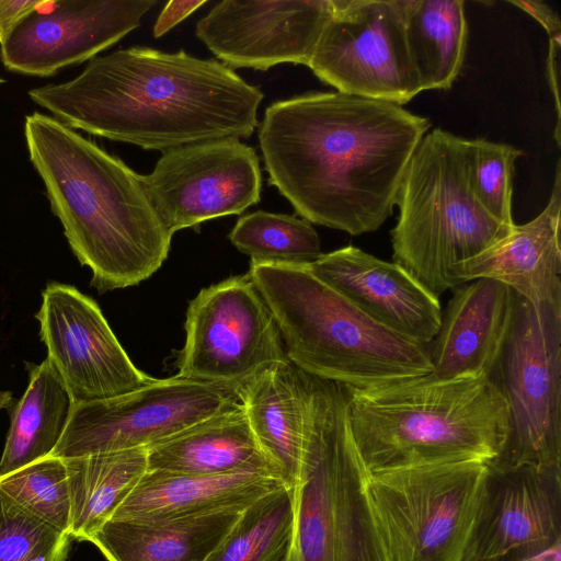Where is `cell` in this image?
I'll return each mask as SVG.
<instances>
[{
    "mask_svg": "<svg viewBox=\"0 0 561 561\" xmlns=\"http://www.w3.org/2000/svg\"><path fill=\"white\" fill-rule=\"evenodd\" d=\"M345 388L350 431L369 474L486 462L506 439V403L485 376L445 380L430 373L369 390Z\"/></svg>",
    "mask_w": 561,
    "mask_h": 561,
    "instance_id": "4",
    "label": "cell"
},
{
    "mask_svg": "<svg viewBox=\"0 0 561 561\" xmlns=\"http://www.w3.org/2000/svg\"><path fill=\"white\" fill-rule=\"evenodd\" d=\"M307 376L305 447L283 561H390L350 431L346 388Z\"/></svg>",
    "mask_w": 561,
    "mask_h": 561,
    "instance_id": "6",
    "label": "cell"
},
{
    "mask_svg": "<svg viewBox=\"0 0 561 561\" xmlns=\"http://www.w3.org/2000/svg\"><path fill=\"white\" fill-rule=\"evenodd\" d=\"M28 383L12 410L0 458V478L45 458L58 444L72 407L60 377L46 358L26 364Z\"/></svg>",
    "mask_w": 561,
    "mask_h": 561,
    "instance_id": "26",
    "label": "cell"
},
{
    "mask_svg": "<svg viewBox=\"0 0 561 561\" xmlns=\"http://www.w3.org/2000/svg\"><path fill=\"white\" fill-rule=\"evenodd\" d=\"M511 4L519 8L536 21H538L546 30L549 38H561V21L558 13L541 1L528 0H510Z\"/></svg>",
    "mask_w": 561,
    "mask_h": 561,
    "instance_id": "35",
    "label": "cell"
},
{
    "mask_svg": "<svg viewBox=\"0 0 561 561\" xmlns=\"http://www.w3.org/2000/svg\"><path fill=\"white\" fill-rule=\"evenodd\" d=\"M469 37L462 0H408L407 39L422 90L450 89Z\"/></svg>",
    "mask_w": 561,
    "mask_h": 561,
    "instance_id": "27",
    "label": "cell"
},
{
    "mask_svg": "<svg viewBox=\"0 0 561 561\" xmlns=\"http://www.w3.org/2000/svg\"><path fill=\"white\" fill-rule=\"evenodd\" d=\"M485 467L462 561H515L561 542V467Z\"/></svg>",
    "mask_w": 561,
    "mask_h": 561,
    "instance_id": "15",
    "label": "cell"
},
{
    "mask_svg": "<svg viewBox=\"0 0 561 561\" xmlns=\"http://www.w3.org/2000/svg\"><path fill=\"white\" fill-rule=\"evenodd\" d=\"M515 561H561V542L529 557Z\"/></svg>",
    "mask_w": 561,
    "mask_h": 561,
    "instance_id": "36",
    "label": "cell"
},
{
    "mask_svg": "<svg viewBox=\"0 0 561 561\" xmlns=\"http://www.w3.org/2000/svg\"><path fill=\"white\" fill-rule=\"evenodd\" d=\"M308 394L307 374L290 362L265 369L239 390L261 453L291 489L304 454Z\"/></svg>",
    "mask_w": 561,
    "mask_h": 561,
    "instance_id": "22",
    "label": "cell"
},
{
    "mask_svg": "<svg viewBox=\"0 0 561 561\" xmlns=\"http://www.w3.org/2000/svg\"><path fill=\"white\" fill-rule=\"evenodd\" d=\"M507 408L497 468L561 467V309L514 291L511 325L489 375Z\"/></svg>",
    "mask_w": 561,
    "mask_h": 561,
    "instance_id": "8",
    "label": "cell"
},
{
    "mask_svg": "<svg viewBox=\"0 0 561 561\" xmlns=\"http://www.w3.org/2000/svg\"><path fill=\"white\" fill-rule=\"evenodd\" d=\"M514 291L478 278L458 286L430 344L432 374L445 380L489 377L508 332Z\"/></svg>",
    "mask_w": 561,
    "mask_h": 561,
    "instance_id": "20",
    "label": "cell"
},
{
    "mask_svg": "<svg viewBox=\"0 0 561 561\" xmlns=\"http://www.w3.org/2000/svg\"><path fill=\"white\" fill-rule=\"evenodd\" d=\"M228 237L254 263L309 265L322 255L310 222L290 215L263 210L244 215Z\"/></svg>",
    "mask_w": 561,
    "mask_h": 561,
    "instance_id": "29",
    "label": "cell"
},
{
    "mask_svg": "<svg viewBox=\"0 0 561 561\" xmlns=\"http://www.w3.org/2000/svg\"><path fill=\"white\" fill-rule=\"evenodd\" d=\"M430 127L394 103L312 92L271 104L259 139L270 182L305 220L359 236L391 216Z\"/></svg>",
    "mask_w": 561,
    "mask_h": 561,
    "instance_id": "1",
    "label": "cell"
},
{
    "mask_svg": "<svg viewBox=\"0 0 561 561\" xmlns=\"http://www.w3.org/2000/svg\"><path fill=\"white\" fill-rule=\"evenodd\" d=\"M472 184L483 207L502 224L513 227V174L519 149L486 139H473Z\"/></svg>",
    "mask_w": 561,
    "mask_h": 561,
    "instance_id": "32",
    "label": "cell"
},
{
    "mask_svg": "<svg viewBox=\"0 0 561 561\" xmlns=\"http://www.w3.org/2000/svg\"><path fill=\"white\" fill-rule=\"evenodd\" d=\"M248 274L299 370L357 390L433 371L430 345L376 322L307 265L251 262Z\"/></svg>",
    "mask_w": 561,
    "mask_h": 561,
    "instance_id": "5",
    "label": "cell"
},
{
    "mask_svg": "<svg viewBox=\"0 0 561 561\" xmlns=\"http://www.w3.org/2000/svg\"><path fill=\"white\" fill-rule=\"evenodd\" d=\"M69 539L0 490V561H66Z\"/></svg>",
    "mask_w": 561,
    "mask_h": 561,
    "instance_id": "31",
    "label": "cell"
},
{
    "mask_svg": "<svg viewBox=\"0 0 561 561\" xmlns=\"http://www.w3.org/2000/svg\"><path fill=\"white\" fill-rule=\"evenodd\" d=\"M561 167L545 209L533 220L515 225L511 233L479 255L454 267L455 287L478 278L508 286L535 306L561 309Z\"/></svg>",
    "mask_w": 561,
    "mask_h": 561,
    "instance_id": "19",
    "label": "cell"
},
{
    "mask_svg": "<svg viewBox=\"0 0 561 561\" xmlns=\"http://www.w3.org/2000/svg\"><path fill=\"white\" fill-rule=\"evenodd\" d=\"M308 67L337 92L403 105L422 92L407 39L408 0H332Z\"/></svg>",
    "mask_w": 561,
    "mask_h": 561,
    "instance_id": "12",
    "label": "cell"
},
{
    "mask_svg": "<svg viewBox=\"0 0 561 561\" xmlns=\"http://www.w3.org/2000/svg\"><path fill=\"white\" fill-rule=\"evenodd\" d=\"M473 139L435 128L415 149L401 181L391 230L393 260L430 293L456 288L454 267L506 238L472 184Z\"/></svg>",
    "mask_w": 561,
    "mask_h": 561,
    "instance_id": "7",
    "label": "cell"
},
{
    "mask_svg": "<svg viewBox=\"0 0 561 561\" xmlns=\"http://www.w3.org/2000/svg\"><path fill=\"white\" fill-rule=\"evenodd\" d=\"M249 467L275 470L255 442L242 403L147 448V471L219 474Z\"/></svg>",
    "mask_w": 561,
    "mask_h": 561,
    "instance_id": "24",
    "label": "cell"
},
{
    "mask_svg": "<svg viewBox=\"0 0 561 561\" xmlns=\"http://www.w3.org/2000/svg\"><path fill=\"white\" fill-rule=\"evenodd\" d=\"M27 94L72 129L162 152L249 138L263 100L220 61L149 47L94 57L76 78Z\"/></svg>",
    "mask_w": 561,
    "mask_h": 561,
    "instance_id": "2",
    "label": "cell"
},
{
    "mask_svg": "<svg viewBox=\"0 0 561 561\" xmlns=\"http://www.w3.org/2000/svg\"><path fill=\"white\" fill-rule=\"evenodd\" d=\"M241 404L227 386L178 376L110 399L73 404L49 456L60 459L148 448Z\"/></svg>",
    "mask_w": 561,
    "mask_h": 561,
    "instance_id": "11",
    "label": "cell"
},
{
    "mask_svg": "<svg viewBox=\"0 0 561 561\" xmlns=\"http://www.w3.org/2000/svg\"><path fill=\"white\" fill-rule=\"evenodd\" d=\"M283 485L278 473L266 467L219 474L147 471L112 518L165 519L244 508Z\"/></svg>",
    "mask_w": 561,
    "mask_h": 561,
    "instance_id": "21",
    "label": "cell"
},
{
    "mask_svg": "<svg viewBox=\"0 0 561 561\" xmlns=\"http://www.w3.org/2000/svg\"><path fill=\"white\" fill-rule=\"evenodd\" d=\"M205 3V0L169 1L157 18L153 36L161 37Z\"/></svg>",
    "mask_w": 561,
    "mask_h": 561,
    "instance_id": "34",
    "label": "cell"
},
{
    "mask_svg": "<svg viewBox=\"0 0 561 561\" xmlns=\"http://www.w3.org/2000/svg\"><path fill=\"white\" fill-rule=\"evenodd\" d=\"M175 376L240 390L289 362L276 321L247 273L203 288L190 301Z\"/></svg>",
    "mask_w": 561,
    "mask_h": 561,
    "instance_id": "10",
    "label": "cell"
},
{
    "mask_svg": "<svg viewBox=\"0 0 561 561\" xmlns=\"http://www.w3.org/2000/svg\"><path fill=\"white\" fill-rule=\"evenodd\" d=\"M140 176L150 203L172 236L206 220L241 214L261 198L259 157L237 138L165 150L152 172Z\"/></svg>",
    "mask_w": 561,
    "mask_h": 561,
    "instance_id": "13",
    "label": "cell"
},
{
    "mask_svg": "<svg viewBox=\"0 0 561 561\" xmlns=\"http://www.w3.org/2000/svg\"><path fill=\"white\" fill-rule=\"evenodd\" d=\"M62 460L71 503L69 537L90 541L147 472V448Z\"/></svg>",
    "mask_w": 561,
    "mask_h": 561,
    "instance_id": "25",
    "label": "cell"
},
{
    "mask_svg": "<svg viewBox=\"0 0 561 561\" xmlns=\"http://www.w3.org/2000/svg\"><path fill=\"white\" fill-rule=\"evenodd\" d=\"M369 318L423 345L435 339L442 320L438 297L396 262L347 245L307 265Z\"/></svg>",
    "mask_w": 561,
    "mask_h": 561,
    "instance_id": "18",
    "label": "cell"
},
{
    "mask_svg": "<svg viewBox=\"0 0 561 561\" xmlns=\"http://www.w3.org/2000/svg\"><path fill=\"white\" fill-rule=\"evenodd\" d=\"M153 0H60L43 3L1 44L0 59L12 71L51 77L91 60L137 28Z\"/></svg>",
    "mask_w": 561,
    "mask_h": 561,
    "instance_id": "16",
    "label": "cell"
},
{
    "mask_svg": "<svg viewBox=\"0 0 561 561\" xmlns=\"http://www.w3.org/2000/svg\"><path fill=\"white\" fill-rule=\"evenodd\" d=\"M293 530V489L283 485L241 513L205 561H283Z\"/></svg>",
    "mask_w": 561,
    "mask_h": 561,
    "instance_id": "28",
    "label": "cell"
},
{
    "mask_svg": "<svg viewBox=\"0 0 561 561\" xmlns=\"http://www.w3.org/2000/svg\"><path fill=\"white\" fill-rule=\"evenodd\" d=\"M35 318L72 405L117 397L154 379L134 365L98 304L75 286L48 283Z\"/></svg>",
    "mask_w": 561,
    "mask_h": 561,
    "instance_id": "14",
    "label": "cell"
},
{
    "mask_svg": "<svg viewBox=\"0 0 561 561\" xmlns=\"http://www.w3.org/2000/svg\"><path fill=\"white\" fill-rule=\"evenodd\" d=\"M485 468L463 461L368 474L390 561H462Z\"/></svg>",
    "mask_w": 561,
    "mask_h": 561,
    "instance_id": "9",
    "label": "cell"
},
{
    "mask_svg": "<svg viewBox=\"0 0 561 561\" xmlns=\"http://www.w3.org/2000/svg\"><path fill=\"white\" fill-rule=\"evenodd\" d=\"M244 508L106 522L90 539L107 561H205Z\"/></svg>",
    "mask_w": 561,
    "mask_h": 561,
    "instance_id": "23",
    "label": "cell"
},
{
    "mask_svg": "<svg viewBox=\"0 0 561 561\" xmlns=\"http://www.w3.org/2000/svg\"><path fill=\"white\" fill-rule=\"evenodd\" d=\"M42 3L37 0H0V45Z\"/></svg>",
    "mask_w": 561,
    "mask_h": 561,
    "instance_id": "33",
    "label": "cell"
},
{
    "mask_svg": "<svg viewBox=\"0 0 561 561\" xmlns=\"http://www.w3.org/2000/svg\"><path fill=\"white\" fill-rule=\"evenodd\" d=\"M332 13V0H225L197 22L196 36L231 69L308 66Z\"/></svg>",
    "mask_w": 561,
    "mask_h": 561,
    "instance_id": "17",
    "label": "cell"
},
{
    "mask_svg": "<svg viewBox=\"0 0 561 561\" xmlns=\"http://www.w3.org/2000/svg\"><path fill=\"white\" fill-rule=\"evenodd\" d=\"M12 402H13L12 392L0 389V411L9 408L12 404Z\"/></svg>",
    "mask_w": 561,
    "mask_h": 561,
    "instance_id": "37",
    "label": "cell"
},
{
    "mask_svg": "<svg viewBox=\"0 0 561 561\" xmlns=\"http://www.w3.org/2000/svg\"><path fill=\"white\" fill-rule=\"evenodd\" d=\"M0 490L28 514L69 535L71 503L62 459L47 456L1 477Z\"/></svg>",
    "mask_w": 561,
    "mask_h": 561,
    "instance_id": "30",
    "label": "cell"
},
{
    "mask_svg": "<svg viewBox=\"0 0 561 561\" xmlns=\"http://www.w3.org/2000/svg\"><path fill=\"white\" fill-rule=\"evenodd\" d=\"M30 160L49 205L99 294L138 285L168 257L165 229L140 174L53 116H25Z\"/></svg>",
    "mask_w": 561,
    "mask_h": 561,
    "instance_id": "3",
    "label": "cell"
}]
</instances>
